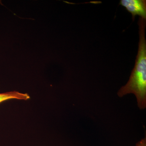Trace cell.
Segmentation results:
<instances>
[{
	"instance_id": "1",
	"label": "cell",
	"mask_w": 146,
	"mask_h": 146,
	"mask_svg": "<svg viewBox=\"0 0 146 146\" xmlns=\"http://www.w3.org/2000/svg\"><path fill=\"white\" fill-rule=\"evenodd\" d=\"M146 20L141 17L139 18L138 23L139 42L135 65L128 81L120 88L117 93L120 98L127 94H134L140 110L145 109L146 108Z\"/></svg>"
},
{
	"instance_id": "2",
	"label": "cell",
	"mask_w": 146,
	"mask_h": 146,
	"mask_svg": "<svg viewBox=\"0 0 146 146\" xmlns=\"http://www.w3.org/2000/svg\"><path fill=\"white\" fill-rule=\"evenodd\" d=\"M119 4L131 13L133 21L136 16L146 19L145 0H121Z\"/></svg>"
},
{
	"instance_id": "3",
	"label": "cell",
	"mask_w": 146,
	"mask_h": 146,
	"mask_svg": "<svg viewBox=\"0 0 146 146\" xmlns=\"http://www.w3.org/2000/svg\"><path fill=\"white\" fill-rule=\"evenodd\" d=\"M30 98L28 94H23L18 91H13L0 94V104L5 101L11 99L27 100Z\"/></svg>"
},
{
	"instance_id": "4",
	"label": "cell",
	"mask_w": 146,
	"mask_h": 146,
	"mask_svg": "<svg viewBox=\"0 0 146 146\" xmlns=\"http://www.w3.org/2000/svg\"><path fill=\"white\" fill-rule=\"evenodd\" d=\"M135 146H146V137L142 139L136 144Z\"/></svg>"
}]
</instances>
